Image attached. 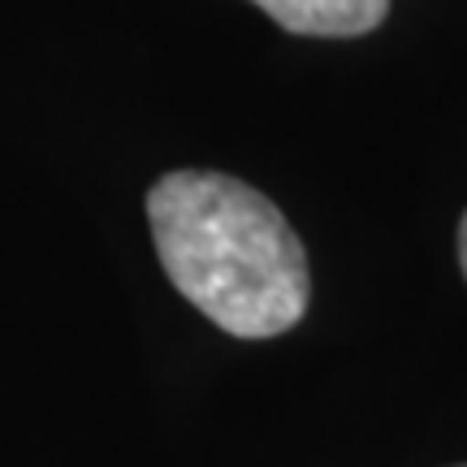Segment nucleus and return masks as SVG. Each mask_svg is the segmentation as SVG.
Segmentation results:
<instances>
[{"label": "nucleus", "instance_id": "f03ea898", "mask_svg": "<svg viewBox=\"0 0 467 467\" xmlns=\"http://www.w3.org/2000/svg\"><path fill=\"white\" fill-rule=\"evenodd\" d=\"M282 31L290 35H325V39H350V35L377 31L389 14V0H255Z\"/></svg>", "mask_w": 467, "mask_h": 467}, {"label": "nucleus", "instance_id": "7ed1b4c3", "mask_svg": "<svg viewBox=\"0 0 467 467\" xmlns=\"http://www.w3.org/2000/svg\"><path fill=\"white\" fill-rule=\"evenodd\" d=\"M459 265H463V277H467V213L459 221Z\"/></svg>", "mask_w": 467, "mask_h": 467}, {"label": "nucleus", "instance_id": "f257e3e1", "mask_svg": "<svg viewBox=\"0 0 467 467\" xmlns=\"http://www.w3.org/2000/svg\"><path fill=\"white\" fill-rule=\"evenodd\" d=\"M169 282L234 337H282L307 312V255L282 208L230 173L178 169L148 191Z\"/></svg>", "mask_w": 467, "mask_h": 467}]
</instances>
